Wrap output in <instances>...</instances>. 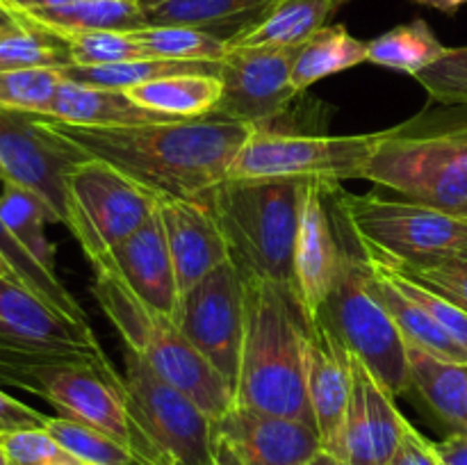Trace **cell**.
Returning <instances> with one entry per match:
<instances>
[{
  "instance_id": "cell-41",
  "label": "cell",
  "mask_w": 467,
  "mask_h": 465,
  "mask_svg": "<svg viewBox=\"0 0 467 465\" xmlns=\"http://www.w3.org/2000/svg\"><path fill=\"white\" fill-rule=\"evenodd\" d=\"M415 80L429 98L450 108H467V46L447 48L438 62L420 71Z\"/></svg>"
},
{
  "instance_id": "cell-38",
  "label": "cell",
  "mask_w": 467,
  "mask_h": 465,
  "mask_svg": "<svg viewBox=\"0 0 467 465\" xmlns=\"http://www.w3.org/2000/svg\"><path fill=\"white\" fill-rule=\"evenodd\" d=\"M68 64H71V59H68L62 41L27 26V23L21 30L0 36V71L35 67L64 68Z\"/></svg>"
},
{
  "instance_id": "cell-35",
  "label": "cell",
  "mask_w": 467,
  "mask_h": 465,
  "mask_svg": "<svg viewBox=\"0 0 467 465\" xmlns=\"http://www.w3.org/2000/svg\"><path fill=\"white\" fill-rule=\"evenodd\" d=\"M62 80V68L53 67L0 71V108L44 117Z\"/></svg>"
},
{
  "instance_id": "cell-39",
  "label": "cell",
  "mask_w": 467,
  "mask_h": 465,
  "mask_svg": "<svg viewBox=\"0 0 467 465\" xmlns=\"http://www.w3.org/2000/svg\"><path fill=\"white\" fill-rule=\"evenodd\" d=\"M368 253H374V251H368ZM379 258H381V255H379ZM386 263L392 264L395 269H400L404 276L413 278V281L427 285L429 290L442 294L445 299H450L451 304H456L467 313V251L450 255H433V258H424L409 264L390 263V260H386Z\"/></svg>"
},
{
  "instance_id": "cell-20",
  "label": "cell",
  "mask_w": 467,
  "mask_h": 465,
  "mask_svg": "<svg viewBox=\"0 0 467 465\" xmlns=\"http://www.w3.org/2000/svg\"><path fill=\"white\" fill-rule=\"evenodd\" d=\"M158 217L167 237L181 296L213 269L231 260L226 237L208 201L160 196Z\"/></svg>"
},
{
  "instance_id": "cell-47",
  "label": "cell",
  "mask_w": 467,
  "mask_h": 465,
  "mask_svg": "<svg viewBox=\"0 0 467 465\" xmlns=\"http://www.w3.org/2000/svg\"><path fill=\"white\" fill-rule=\"evenodd\" d=\"M23 26H26V23L21 21V16H18L9 5L0 3V36L7 35V32L21 30Z\"/></svg>"
},
{
  "instance_id": "cell-52",
  "label": "cell",
  "mask_w": 467,
  "mask_h": 465,
  "mask_svg": "<svg viewBox=\"0 0 467 465\" xmlns=\"http://www.w3.org/2000/svg\"><path fill=\"white\" fill-rule=\"evenodd\" d=\"M7 181V171H5V164H3V160H0V182H5Z\"/></svg>"
},
{
  "instance_id": "cell-40",
  "label": "cell",
  "mask_w": 467,
  "mask_h": 465,
  "mask_svg": "<svg viewBox=\"0 0 467 465\" xmlns=\"http://www.w3.org/2000/svg\"><path fill=\"white\" fill-rule=\"evenodd\" d=\"M363 255L377 260V263L386 269L388 278H390V281L395 283V285L400 287V290L404 292L410 301H415L420 308L427 310V313L433 317V322H436L438 326H441L442 331L451 337V340L459 342V345L467 351V313L463 308H459L456 304H451L450 299H445V296L438 294V292L429 290V287L422 285V283L404 276L400 269H395L392 264H388L386 260H381L379 255L368 253V251H363Z\"/></svg>"
},
{
  "instance_id": "cell-37",
  "label": "cell",
  "mask_w": 467,
  "mask_h": 465,
  "mask_svg": "<svg viewBox=\"0 0 467 465\" xmlns=\"http://www.w3.org/2000/svg\"><path fill=\"white\" fill-rule=\"evenodd\" d=\"M67 48L73 67H103V64L128 62L146 57L132 32L96 30V32H62L50 35Z\"/></svg>"
},
{
  "instance_id": "cell-48",
  "label": "cell",
  "mask_w": 467,
  "mask_h": 465,
  "mask_svg": "<svg viewBox=\"0 0 467 465\" xmlns=\"http://www.w3.org/2000/svg\"><path fill=\"white\" fill-rule=\"evenodd\" d=\"M415 5H422V7H433L438 12H445V14H454L459 12L463 5H467V0H413Z\"/></svg>"
},
{
  "instance_id": "cell-10",
  "label": "cell",
  "mask_w": 467,
  "mask_h": 465,
  "mask_svg": "<svg viewBox=\"0 0 467 465\" xmlns=\"http://www.w3.org/2000/svg\"><path fill=\"white\" fill-rule=\"evenodd\" d=\"M158 203L155 191L103 160H78L64 176V226L76 237L89 263L144 226Z\"/></svg>"
},
{
  "instance_id": "cell-9",
  "label": "cell",
  "mask_w": 467,
  "mask_h": 465,
  "mask_svg": "<svg viewBox=\"0 0 467 465\" xmlns=\"http://www.w3.org/2000/svg\"><path fill=\"white\" fill-rule=\"evenodd\" d=\"M315 319L358 356L395 397L410 392L406 340L368 281L365 258L345 249L333 290Z\"/></svg>"
},
{
  "instance_id": "cell-32",
  "label": "cell",
  "mask_w": 467,
  "mask_h": 465,
  "mask_svg": "<svg viewBox=\"0 0 467 465\" xmlns=\"http://www.w3.org/2000/svg\"><path fill=\"white\" fill-rule=\"evenodd\" d=\"M0 253L7 260L9 269H12L14 281L21 283L23 287L32 292V294L39 296L44 304H48L50 308L57 310L59 315H64L71 322L89 324L87 319L85 308L78 304L76 296L64 287L62 278L55 272H48L12 232L7 231V226L0 219Z\"/></svg>"
},
{
  "instance_id": "cell-50",
  "label": "cell",
  "mask_w": 467,
  "mask_h": 465,
  "mask_svg": "<svg viewBox=\"0 0 467 465\" xmlns=\"http://www.w3.org/2000/svg\"><path fill=\"white\" fill-rule=\"evenodd\" d=\"M0 278H14L12 276V269H9L7 260L3 258V253H0ZM18 283V281H16Z\"/></svg>"
},
{
  "instance_id": "cell-22",
  "label": "cell",
  "mask_w": 467,
  "mask_h": 465,
  "mask_svg": "<svg viewBox=\"0 0 467 465\" xmlns=\"http://www.w3.org/2000/svg\"><path fill=\"white\" fill-rule=\"evenodd\" d=\"M149 26H190L228 44L267 14L276 0H137Z\"/></svg>"
},
{
  "instance_id": "cell-49",
  "label": "cell",
  "mask_w": 467,
  "mask_h": 465,
  "mask_svg": "<svg viewBox=\"0 0 467 465\" xmlns=\"http://www.w3.org/2000/svg\"><path fill=\"white\" fill-rule=\"evenodd\" d=\"M306 465H354V463H349V460L342 459V456L333 454V451L319 450Z\"/></svg>"
},
{
  "instance_id": "cell-15",
  "label": "cell",
  "mask_w": 467,
  "mask_h": 465,
  "mask_svg": "<svg viewBox=\"0 0 467 465\" xmlns=\"http://www.w3.org/2000/svg\"><path fill=\"white\" fill-rule=\"evenodd\" d=\"M219 465H306L322 440L313 424L233 406L214 419Z\"/></svg>"
},
{
  "instance_id": "cell-51",
  "label": "cell",
  "mask_w": 467,
  "mask_h": 465,
  "mask_svg": "<svg viewBox=\"0 0 467 465\" xmlns=\"http://www.w3.org/2000/svg\"><path fill=\"white\" fill-rule=\"evenodd\" d=\"M0 465H14V463H12V459H9L7 450H5L3 445H0Z\"/></svg>"
},
{
  "instance_id": "cell-36",
  "label": "cell",
  "mask_w": 467,
  "mask_h": 465,
  "mask_svg": "<svg viewBox=\"0 0 467 465\" xmlns=\"http://www.w3.org/2000/svg\"><path fill=\"white\" fill-rule=\"evenodd\" d=\"M46 431L64 447L80 463L91 465H137L130 451L117 440L96 429L85 427L80 422L62 418V415H48L44 424Z\"/></svg>"
},
{
  "instance_id": "cell-26",
  "label": "cell",
  "mask_w": 467,
  "mask_h": 465,
  "mask_svg": "<svg viewBox=\"0 0 467 465\" xmlns=\"http://www.w3.org/2000/svg\"><path fill=\"white\" fill-rule=\"evenodd\" d=\"M363 255V253H360ZM365 258V267H368V281L374 294L379 296L386 310L390 313L392 322L397 324L400 333L404 336L406 342L418 345L422 349L431 351V354L441 356V358L451 360V363L467 365V351L456 340H451L436 322L431 315L424 308H420L415 301H410L395 283L388 278L386 269L377 263V260Z\"/></svg>"
},
{
  "instance_id": "cell-17",
  "label": "cell",
  "mask_w": 467,
  "mask_h": 465,
  "mask_svg": "<svg viewBox=\"0 0 467 465\" xmlns=\"http://www.w3.org/2000/svg\"><path fill=\"white\" fill-rule=\"evenodd\" d=\"M304 358L306 395L322 450L342 456L345 419L351 399L349 351L324 326L322 319H306Z\"/></svg>"
},
{
  "instance_id": "cell-31",
  "label": "cell",
  "mask_w": 467,
  "mask_h": 465,
  "mask_svg": "<svg viewBox=\"0 0 467 465\" xmlns=\"http://www.w3.org/2000/svg\"><path fill=\"white\" fill-rule=\"evenodd\" d=\"M0 219L48 272H55V246L46 237V223L55 222V214L39 194L14 181H5L0 191Z\"/></svg>"
},
{
  "instance_id": "cell-7",
  "label": "cell",
  "mask_w": 467,
  "mask_h": 465,
  "mask_svg": "<svg viewBox=\"0 0 467 465\" xmlns=\"http://www.w3.org/2000/svg\"><path fill=\"white\" fill-rule=\"evenodd\" d=\"M128 401L140 431L137 465H219L214 419L140 356L123 349Z\"/></svg>"
},
{
  "instance_id": "cell-21",
  "label": "cell",
  "mask_w": 467,
  "mask_h": 465,
  "mask_svg": "<svg viewBox=\"0 0 467 465\" xmlns=\"http://www.w3.org/2000/svg\"><path fill=\"white\" fill-rule=\"evenodd\" d=\"M108 358L100 345L82 346L48 340L0 317V388L39 395L46 378L57 369L105 363Z\"/></svg>"
},
{
  "instance_id": "cell-30",
  "label": "cell",
  "mask_w": 467,
  "mask_h": 465,
  "mask_svg": "<svg viewBox=\"0 0 467 465\" xmlns=\"http://www.w3.org/2000/svg\"><path fill=\"white\" fill-rule=\"evenodd\" d=\"M447 46L441 44L424 18L397 26L368 41V62L390 71L418 76L445 55Z\"/></svg>"
},
{
  "instance_id": "cell-54",
  "label": "cell",
  "mask_w": 467,
  "mask_h": 465,
  "mask_svg": "<svg viewBox=\"0 0 467 465\" xmlns=\"http://www.w3.org/2000/svg\"><path fill=\"white\" fill-rule=\"evenodd\" d=\"M0 3H5V0H0Z\"/></svg>"
},
{
  "instance_id": "cell-27",
  "label": "cell",
  "mask_w": 467,
  "mask_h": 465,
  "mask_svg": "<svg viewBox=\"0 0 467 465\" xmlns=\"http://www.w3.org/2000/svg\"><path fill=\"white\" fill-rule=\"evenodd\" d=\"M126 96L140 108L167 119L210 117L222 98L219 73H176L130 87Z\"/></svg>"
},
{
  "instance_id": "cell-12",
  "label": "cell",
  "mask_w": 467,
  "mask_h": 465,
  "mask_svg": "<svg viewBox=\"0 0 467 465\" xmlns=\"http://www.w3.org/2000/svg\"><path fill=\"white\" fill-rule=\"evenodd\" d=\"M41 399L57 415L105 433L126 447L137 463L140 431L128 401L126 378L112 360L96 365H71L50 374L41 386Z\"/></svg>"
},
{
  "instance_id": "cell-3",
  "label": "cell",
  "mask_w": 467,
  "mask_h": 465,
  "mask_svg": "<svg viewBox=\"0 0 467 465\" xmlns=\"http://www.w3.org/2000/svg\"><path fill=\"white\" fill-rule=\"evenodd\" d=\"M304 181H223L208 203L226 237L228 253L246 281L295 290V246Z\"/></svg>"
},
{
  "instance_id": "cell-14",
  "label": "cell",
  "mask_w": 467,
  "mask_h": 465,
  "mask_svg": "<svg viewBox=\"0 0 467 465\" xmlns=\"http://www.w3.org/2000/svg\"><path fill=\"white\" fill-rule=\"evenodd\" d=\"M82 158L41 117L0 108V160L7 181L39 194L53 210L55 223L67 217L64 176Z\"/></svg>"
},
{
  "instance_id": "cell-4",
  "label": "cell",
  "mask_w": 467,
  "mask_h": 465,
  "mask_svg": "<svg viewBox=\"0 0 467 465\" xmlns=\"http://www.w3.org/2000/svg\"><path fill=\"white\" fill-rule=\"evenodd\" d=\"M91 292L121 336L123 349L140 356L162 381L190 395L213 419L235 406V392L226 378L187 340L171 317L150 308L109 272L96 269Z\"/></svg>"
},
{
  "instance_id": "cell-29",
  "label": "cell",
  "mask_w": 467,
  "mask_h": 465,
  "mask_svg": "<svg viewBox=\"0 0 467 465\" xmlns=\"http://www.w3.org/2000/svg\"><path fill=\"white\" fill-rule=\"evenodd\" d=\"M368 62V41H360L345 26H324L292 57V87L306 94L315 82L349 71Z\"/></svg>"
},
{
  "instance_id": "cell-5",
  "label": "cell",
  "mask_w": 467,
  "mask_h": 465,
  "mask_svg": "<svg viewBox=\"0 0 467 465\" xmlns=\"http://www.w3.org/2000/svg\"><path fill=\"white\" fill-rule=\"evenodd\" d=\"M360 181L467 217V137L436 117L390 128Z\"/></svg>"
},
{
  "instance_id": "cell-43",
  "label": "cell",
  "mask_w": 467,
  "mask_h": 465,
  "mask_svg": "<svg viewBox=\"0 0 467 465\" xmlns=\"http://www.w3.org/2000/svg\"><path fill=\"white\" fill-rule=\"evenodd\" d=\"M388 465H442L436 451V442L427 440L413 424H406L400 447L388 460Z\"/></svg>"
},
{
  "instance_id": "cell-18",
  "label": "cell",
  "mask_w": 467,
  "mask_h": 465,
  "mask_svg": "<svg viewBox=\"0 0 467 465\" xmlns=\"http://www.w3.org/2000/svg\"><path fill=\"white\" fill-rule=\"evenodd\" d=\"M328 185L308 182L301 203L295 246V299L306 319H315L328 299L340 272L345 246L337 240L336 217L327 203Z\"/></svg>"
},
{
  "instance_id": "cell-42",
  "label": "cell",
  "mask_w": 467,
  "mask_h": 465,
  "mask_svg": "<svg viewBox=\"0 0 467 465\" xmlns=\"http://www.w3.org/2000/svg\"><path fill=\"white\" fill-rule=\"evenodd\" d=\"M0 445L7 450L14 465H78L80 460L68 454L44 427L18 429L0 433Z\"/></svg>"
},
{
  "instance_id": "cell-28",
  "label": "cell",
  "mask_w": 467,
  "mask_h": 465,
  "mask_svg": "<svg viewBox=\"0 0 467 465\" xmlns=\"http://www.w3.org/2000/svg\"><path fill=\"white\" fill-rule=\"evenodd\" d=\"M16 14L23 18V23L46 35L96 30L135 32L149 26L144 9L137 0H78L64 7Z\"/></svg>"
},
{
  "instance_id": "cell-34",
  "label": "cell",
  "mask_w": 467,
  "mask_h": 465,
  "mask_svg": "<svg viewBox=\"0 0 467 465\" xmlns=\"http://www.w3.org/2000/svg\"><path fill=\"white\" fill-rule=\"evenodd\" d=\"M146 57L181 62H222L228 44L210 32L190 26H146L132 32Z\"/></svg>"
},
{
  "instance_id": "cell-13",
  "label": "cell",
  "mask_w": 467,
  "mask_h": 465,
  "mask_svg": "<svg viewBox=\"0 0 467 465\" xmlns=\"http://www.w3.org/2000/svg\"><path fill=\"white\" fill-rule=\"evenodd\" d=\"M295 50L228 48L219 62L222 98L210 117L267 128L299 96L292 87Z\"/></svg>"
},
{
  "instance_id": "cell-24",
  "label": "cell",
  "mask_w": 467,
  "mask_h": 465,
  "mask_svg": "<svg viewBox=\"0 0 467 465\" xmlns=\"http://www.w3.org/2000/svg\"><path fill=\"white\" fill-rule=\"evenodd\" d=\"M67 126L80 128H112V126H135V123L167 121V117L149 112L140 108L135 100L126 96V91L105 89V87L85 85L64 78L50 103L48 114Z\"/></svg>"
},
{
  "instance_id": "cell-33",
  "label": "cell",
  "mask_w": 467,
  "mask_h": 465,
  "mask_svg": "<svg viewBox=\"0 0 467 465\" xmlns=\"http://www.w3.org/2000/svg\"><path fill=\"white\" fill-rule=\"evenodd\" d=\"M64 78L85 85L105 87V89L126 91L130 87L146 85L158 78L176 73H219V62H181V59L140 57L128 62L103 64V67H68L62 68Z\"/></svg>"
},
{
  "instance_id": "cell-19",
  "label": "cell",
  "mask_w": 467,
  "mask_h": 465,
  "mask_svg": "<svg viewBox=\"0 0 467 465\" xmlns=\"http://www.w3.org/2000/svg\"><path fill=\"white\" fill-rule=\"evenodd\" d=\"M89 264L94 272L100 269V272H109L121 278L150 308L176 319L181 290H178L176 272H173L158 210L126 242L114 246L100 258L91 260Z\"/></svg>"
},
{
  "instance_id": "cell-25",
  "label": "cell",
  "mask_w": 467,
  "mask_h": 465,
  "mask_svg": "<svg viewBox=\"0 0 467 465\" xmlns=\"http://www.w3.org/2000/svg\"><path fill=\"white\" fill-rule=\"evenodd\" d=\"M347 0H276L249 30L233 36L228 48L295 50L317 30Z\"/></svg>"
},
{
  "instance_id": "cell-45",
  "label": "cell",
  "mask_w": 467,
  "mask_h": 465,
  "mask_svg": "<svg viewBox=\"0 0 467 465\" xmlns=\"http://www.w3.org/2000/svg\"><path fill=\"white\" fill-rule=\"evenodd\" d=\"M436 451L442 465H467V433H450L436 442Z\"/></svg>"
},
{
  "instance_id": "cell-1",
  "label": "cell",
  "mask_w": 467,
  "mask_h": 465,
  "mask_svg": "<svg viewBox=\"0 0 467 465\" xmlns=\"http://www.w3.org/2000/svg\"><path fill=\"white\" fill-rule=\"evenodd\" d=\"M41 119L85 158L109 162L158 196L201 201H208L214 187L226 181L237 150L254 132L246 123L214 117L112 128Z\"/></svg>"
},
{
  "instance_id": "cell-8",
  "label": "cell",
  "mask_w": 467,
  "mask_h": 465,
  "mask_svg": "<svg viewBox=\"0 0 467 465\" xmlns=\"http://www.w3.org/2000/svg\"><path fill=\"white\" fill-rule=\"evenodd\" d=\"M383 132L368 135H299L254 128L237 150L226 181H304L340 185L360 181Z\"/></svg>"
},
{
  "instance_id": "cell-53",
  "label": "cell",
  "mask_w": 467,
  "mask_h": 465,
  "mask_svg": "<svg viewBox=\"0 0 467 465\" xmlns=\"http://www.w3.org/2000/svg\"><path fill=\"white\" fill-rule=\"evenodd\" d=\"M78 465H91V463H78Z\"/></svg>"
},
{
  "instance_id": "cell-11",
  "label": "cell",
  "mask_w": 467,
  "mask_h": 465,
  "mask_svg": "<svg viewBox=\"0 0 467 465\" xmlns=\"http://www.w3.org/2000/svg\"><path fill=\"white\" fill-rule=\"evenodd\" d=\"M246 278L233 260L181 296L173 322L235 392L244 340Z\"/></svg>"
},
{
  "instance_id": "cell-6",
  "label": "cell",
  "mask_w": 467,
  "mask_h": 465,
  "mask_svg": "<svg viewBox=\"0 0 467 465\" xmlns=\"http://www.w3.org/2000/svg\"><path fill=\"white\" fill-rule=\"evenodd\" d=\"M340 222L360 249L374 251L390 263H418L433 255L467 251V217L431 208L404 196L381 191L349 194L333 185Z\"/></svg>"
},
{
  "instance_id": "cell-16",
  "label": "cell",
  "mask_w": 467,
  "mask_h": 465,
  "mask_svg": "<svg viewBox=\"0 0 467 465\" xmlns=\"http://www.w3.org/2000/svg\"><path fill=\"white\" fill-rule=\"evenodd\" d=\"M349 365L351 399L345 419L342 459L354 465H388L404 438L409 419L395 406V395L351 351Z\"/></svg>"
},
{
  "instance_id": "cell-46",
  "label": "cell",
  "mask_w": 467,
  "mask_h": 465,
  "mask_svg": "<svg viewBox=\"0 0 467 465\" xmlns=\"http://www.w3.org/2000/svg\"><path fill=\"white\" fill-rule=\"evenodd\" d=\"M71 3H78V0H5V5H9L14 12H36V9L64 7Z\"/></svg>"
},
{
  "instance_id": "cell-44",
  "label": "cell",
  "mask_w": 467,
  "mask_h": 465,
  "mask_svg": "<svg viewBox=\"0 0 467 465\" xmlns=\"http://www.w3.org/2000/svg\"><path fill=\"white\" fill-rule=\"evenodd\" d=\"M48 415L39 413L32 406L23 404L16 397L7 395L0 388V433L5 431H18V429H35L44 427Z\"/></svg>"
},
{
  "instance_id": "cell-23",
  "label": "cell",
  "mask_w": 467,
  "mask_h": 465,
  "mask_svg": "<svg viewBox=\"0 0 467 465\" xmlns=\"http://www.w3.org/2000/svg\"><path fill=\"white\" fill-rule=\"evenodd\" d=\"M406 358L410 392L451 433H467V365L451 363L410 342H406Z\"/></svg>"
},
{
  "instance_id": "cell-2",
  "label": "cell",
  "mask_w": 467,
  "mask_h": 465,
  "mask_svg": "<svg viewBox=\"0 0 467 465\" xmlns=\"http://www.w3.org/2000/svg\"><path fill=\"white\" fill-rule=\"evenodd\" d=\"M306 315L290 290L246 281L244 340L235 404L313 424L306 395Z\"/></svg>"
}]
</instances>
